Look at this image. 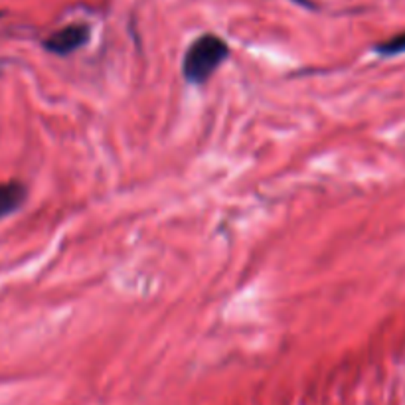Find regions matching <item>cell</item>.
I'll return each mask as SVG.
<instances>
[{
  "instance_id": "cell-4",
  "label": "cell",
  "mask_w": 405,
  "mask_h": 405,
  "mask_svg": "<svg viewBox=\"0 0 405 405\" xmlns=\"http://www.w3.org/2000/svg\"><path fill=\"white\" fill-rule=\"evenodd\" d=\"M376 51L384 56V58H391V56H399L405 54V32L397 36H391L386 42H380L376 46Z\"/></svg>"
},
{
  "instance_id": "cell-2",
  "label": "cell",
  "mask_w": 405,
  "mask_h": 405,
  "mask_svg": "<svg viewBox=\"0 0 405 405\" xmlns=\"http://www.w3.org/2000/svg\"><path fill=\"white\" fill-rule=\"evenodd\" d=\"M91 38V28L87 24H69L64 26L61 30L54 32L50 38L44 40V48L56 56H69L79 48H84L85 44Z\"/></svg>"
},
{
  "instance_id": "cell-1",
  "label": "cell",
  "mask_w": 405,
  "mask_h": 405,
  "mask_svg": "<svg viewBox=\"0 0 405 405\" xmlns=\"http://www.w3.org/2000/svg\"><path fill=\"white\" fill-rule=\"evenodd\" d=\"M229 46L228 42L216 34H204L196 38L186 50L184 61H182V74L186 81L194 85H204L210 79L216 69L228 59Z\"/></svg>"
},
{
  "instance_id": "cell-3",
  "label": "cell",
  "mask_w": 405,
  "mask_h": 405,
  "mask_svg": "<svg viewBox=\"0 0 405 405\" xmlns=\"http://www.w3.org/2000/svg\"><path fill=\"white\" fill-rule=\"evenodd\" d=\"M26 188L24 184L10 182V184H0V218H6L24 204Z\"/></svg>"
}]
</instances>
